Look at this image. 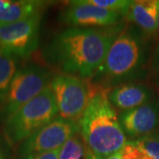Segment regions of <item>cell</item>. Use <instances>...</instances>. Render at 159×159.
Here are the masks:
<instances>
[{
	"mask_svg": "<svg viewBox=\"0 0 159 159\" xmlns=\"http://www.w3.org/2000/svg\"><path fill=\"white\" fill-rule=\"evenodd\" d=\"M89 84L90 96L78 120L79 133L86 149L101 159L120 151L126 143L116 110L108 99V90Z\"/></svg>",
	"mask_w": 159,
	"mask_h": 159,
	"instance_id": "7a4b0ae2",
	"label": "cell"
},
{
	"mask_svg": "<svg viewBox=\"0 0 159 159\" xmlns=\"http://www.w3.org/2000/svg\"><path fill=\"white\" fill-rule=\"evenodd\" d=\"M158 14V0L133 1L127 14L126 20L134 24L143 34L155 35Z\"/></svg>",
	"mask_w": 159,
	"mask_h": 159,
	"instance_id": "7c38bea8",
	"label": "cell"
},
{
	"mask_svg": "<svg viewBox=\"0 0 159 159\" xmlns=\"http://www.w3.org/2000/svg\"><path fill=\"white\" fill-rule=\"evenodd\" d=\"M42 14L12 23H0V51L27 58L37 50Z\"/></svg>",
	"mask_w": 159,
	"mask_h": 159,
	"instance_id": "52a82bcc",
	"label": "cell"
},
{
	"mask_svg": "<svg viewBox=\"0 0 159 159\" xmlns=\"http://www.w3.org/2000/svg\"><path fill=\"white\" fill-rule=\"evenodd\" d=\"M122 18L117 12L88 4L84 0L70 1L59 15L63 23L74 28H107L122 22Z\"/></svg>",
	"mask_w": 159,
	"mask_h": 159,
	"instance_id": "9c48e42d",
	"label": "cell"
},
{
	"mask_svg": "<svg viewBox=\"0 0 159 159\" xmlns=\"http://www.w3.org/2000/svg\"><path fill=\"white\" fill-rule=\"evenodd\" d=\"M58 109V117L77 121L88 104L90 90L89 81L73 75L58 74L50 83Z\"/></svg>",
	"mask_w": 159,
	"mask_h": 159,
	"instance_id": "8992f818",
	"label": "cell"
},
{
	"mask_svg": "<svg viewBox=\"0 0 159 159\" xmlns=\"http://www.w3.org/2000/svg\"><path fill=\"white\" fill-rule=\"evenodd\" d=\"M152 92L147 86L129 82L116 86L108 90V99L115 110L119 112L141 106L152 99Z\"/></svg>",
	"mask_w": 159,
	"mask_h": 159,
	"instance_id": "8fae6325",
	"label": "cell"
},
{
	"mask_svg": "<svg viewBox=\"0 0 159 159\" xmlns=\"http://www.w3.org/2000/svg\"><path fill=\"white\" fill-rule=\"evenodd\" d=\"M158 125H159V123H158Z\"/></svg>",
	"mask_w": 159,
	"mask_h": 159,
	"instance_id": "484cf974",
	"label": "cell"
},
{
	"mask_svg": "<svg viewBox=\"0 0 159 159\" xmlns=\"http://www.w3.org/2000/svg\"><path fill=\"white\" fill-rule=\"evenodd\" d=\"M121 153L123 159H142L145 155L134 141L126 142L124 148L121 149Z\"/></svg>",
	"mask_w": 159,
	"mask_h": 159,
	"instance_id": "d6986e66",
	"label": "cell"
},
{
	"mask_svg": "<svg viewBox=\"0 0 159 159\" xmlns=\"http://www.w3.org/2000/svg\"><path fill=\"white\" fill-rule=\"evenodd\" d=\"M104 159H123L122 158V153H121V150L119 152H116V153L112 154L111 156H109L107 157H105Z\"/></svg>",
	"mask_w": 159,
	"mask_h": 159,
	"instance_id": "44dd1931",
	"label": "cell"
},
{
	"mask_svg": "<svg viewBox=\"0 0 159 159\" xmlns=\"http://www.w3.org/2000/svg\"><path fill=\"white\" fill-rule=\"evenodd\" d=\"M0 159H4L3 158V155L1 153V151H0Z\"/></svg>",
	"mask_w": 159,
	"mask_h": 159,
	"instance_id": "d4e9b609",
	"label": "cell"
},
{
	"mask_svg": "<svg viewBox=\"0 0 159 159\" xmlns=\"http://www.w3.org/2000/svg\"><path fill=\"white\" fill-rule=\"evenodd\" d=\"M86 3L90 4L108 11H114L124 18L127 14L132 5V0H84Z\"/></svg>",
	"mask_w": 159,
	"mask_h": 159,
	"instance_id": "2e32d148",
	"label": "cell"
},
{
	"mask_svg": "<svg viewBox=\"0 0 159 159\" xmlns=\"http://www.w3.org/2000/svg\"><path fill=\"white\" fill-rule=\"evenodd\" d=\"M58 116L50 85L4 121L3 132L10 145L20 144Z\"/></svg>",
	"mask_w": 159,
	"mask_h": 159,
	"instance_id": "277c9868",
	"label": "cell"
},
{
	"mask_svg": "<svg viewBox=\"0 0 159 159\" xmlns=\"http://www.w3.org/2000/svg\"><path fill=\"white\" fill-rule=\"evenodd\" d=\"M134 142L145 155L152 159H159V133L154 132L147 136L137 139Z\"/></svg>",
	"mask_w": 159,
	"mask_h": 159,
	"instance_id": "e0dca14e",
	"label": "cell"
},
{
	"mask_svg": "<svg viewBox=\"0 0 159 159\" xmlns=\"http://www.w3.org/2000/svg\"><path fill=\"white\" fill-rule=\"evenodd\" d=\"M79 133L77 121L57 117L20 144L19 156L59 149L66 142Z\"/></svg>",
	"mask_w": 159,
	"mask_h": 159,
	"instance_id": "ba28073f",
	"label": "cell"
},
{
	"mask_svg": "<svg viewBox=\"0 0 159 159\" xmlns=\"http://www.w3.org/2000/svg\"><path fill=\"white\" fill-rule=\"evenodd\" d=\"M51 79V71L39 65H28L18 69L0 105V120L5 121L11 114L38 96L50 85Z\"/></svg>",
	"mask_w": 159,
	"mask_h": 159,
	"instance_id": "5b68a950",
	"label": "cell"
},
{
	"mask_svg": "<svg viewBox=\"0 0 159 159\" xmlns=\"http://www.w3.org/2000/svg\"><path fill=\"white\" fill-rule=\"evenodd\" d=\"M142 159H152V158H151V157H148L147 155H144V157H143Z\"/></svg>",
	"mask_w": 159,
	"mask_h": 159,
	"instance_id": "cb8c5ba5",
	"label": "cell"
},
{
	"mask_svg": "<svg viewBox=\"0 0 159 159\" xmlns=\"http://www.w3.org/2000/svg\"><path fill=\"white\" fill-rule=\"evenodd\" d=\"M85 159H101V158H100V157H98L96 156L95 154H93L92 152H90L89 150L86 149Z\"/></svg>",
	"mask_w": 159,
	"mask_h": 159,
	"instance_id": "7402d4cb",
	"label": "cell"
},
{
	"mask_svg": "<svg viewBox=\"0 0 159 159\" xmlns=\"http://www.w3.org/2000/svg\"><path fill=\"white\" fill-rule=\"evenodd\" d=\"M148 70L151 81L155 85L159 87V42L151 52Z\"/></svg>",
	"mask_w": 159,
	"mask_h": 159,
	"instance_id": "ac0fdd59",
	"label": "cell"
},
{
	"mask_svg": "<svg viewBox=\"0 0 159 159\" xmlns=\"http://www.w3.org/2000/svg\"><path fill=\"white\" fill-rule=\"evenodd\" d=\"M146 64L144 34L136 27L125 25L111 46L101 66L88 81L104 89L134 82L143 76Z\"/></svg>",
	"mask_w": 159,
	"mask_h": 159,
	"instance_id": "3957f363",
	"label": "cell"
},
{
	"mask_svg": "<svg viewBox=\"0 0 159 159\" xmlns=\"http://www.w3.org/2000/svg\"><path fill=\"white\" fill-rule=\"evenodd\" d=\"M86 146L80 134H75L59 148L58 159H83Z\"/></svg>",
	"mask_w": 159,
	"mask_h": 159,
	"instance_id": "9a60e30c",
	"label": "cell"
},
{
	"mask_svg": "<svg viewBox=\"0 0 159 159\" xmlns=\"http://www.w3.org/2000/svg\"><path fill=\"white\" fill-rule=\"evenodd\" d=\"M156 34L159 37V0H158V14H157V33Z\"/></svg>",
	"mask_w": 159,
	"mask_h": 159,
	"instance_id": "603a6c76",
	"label": "cell"
},
{
	"mask_svg": "<svg viewBox=\"0 0 159 159\" xmlns=\"http://www.w3.org/2000/svg\"><path fill=\"white\" fill-rule=\"evenodd\" d=\"M59 149H56L53 151L43 152V153H34L20 156L18 159H58Z\"/></svg>",
	"mask_w": 159,
	"mask_h": 159,
	"instance_id": "ffe728a7",
	"label": "cell"
},
{
	"mask_svg": "<svg viewBox=\"0 0 159 159\" xmlns=\"http://www.w3.org/2000/svg\"><path fill=\"white\" fill-rule=\"evenodd\" d=\"M122 130L128 138L140 139L153 134L158 126L159 102L151 100L141 106L119 113Z\"/></svg>",
	"mask_w": 159,
	"mask_h": 159,
	"instance_id": "30bf717a",
	"label": "cell"
},
{
	"mask_svg": "<svg viewBox=\"0 0 159 159\" xmlns=\"http://www.w3.org/2000/svg\"><path fill=\"white\" fill-rule=\"evenodd\" d=\"M125 25L122 21L107 28L69 27L51 39L43 51V57L61 74L89 80Z\"/></svg>",
	"mask_w": 159,
	"mask_h": 159,
	"instance_id": "6da1fadb",
	"label": "cell"
},
{
	"mask_svg": "<svg viewBox=\"0 0 159 159\" xmlns=\"http://www.w3.org/2000/svg\"><path fill=\"white\" fill-rule=\"evenodd\" d=\"M51 4L39 0H6L5 6L0 10V23H12L23 20L37 14H42Z\"/></svg>",
	"mask_w": 159,
	"mask_h": 159,
	"instance_id": "4fadbf2b",
	"label": "cell"
},
{
	"mask_svg": "<svg viewBox=\"0 0 159 159\" xmlns=\"http://www.w3.org/2000/svg\"><path fill=\"white\" fill-rule=\"evenodd\" d=\"M18 60L15 56L0 51V105L6 97L11 80L18 71Z\"/></svg>",
	"mask_w": 159,
	"mask_h": 159,
	"instance_id": "5bb4252c",
	"label": "cell"
}]
</instances>
